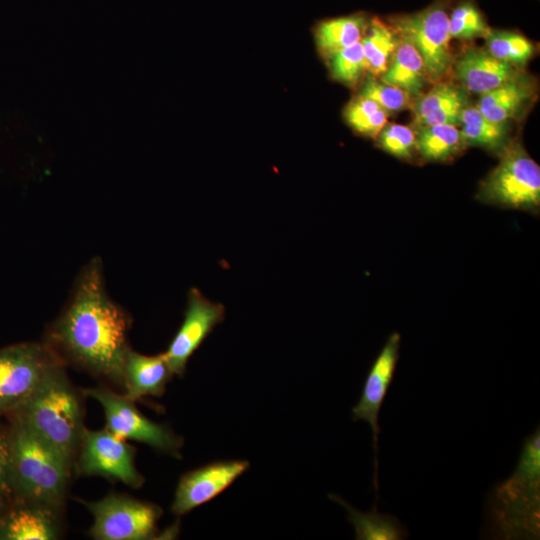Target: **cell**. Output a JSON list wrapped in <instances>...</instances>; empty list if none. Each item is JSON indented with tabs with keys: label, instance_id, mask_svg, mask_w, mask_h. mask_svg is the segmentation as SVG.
Returning <instances> with one entry per match:
<instances>
[{
	"label": "cell",
	"instance_id": "1",
	"mask_svg": "<svg viewBox=\"0 0 540 540\" xmlns=\"http://www.w3.org/2000/svg\"><path fill=\"white\" fill-rule=\"evenodd\" d=\"M131 317L107 294L103 263L91 259L77 276L70 299L52 323L46 344L63 360L122 384Z\"/></svg>",
	"mask_w": 540,
	"mask_h": 540
},
{
	"label": "cell",
	"instance_id": "2",
	"mask_svg": "<svg viewBox=\"0 0 540 540\" xmlns=\"http://www.w3.org/2000/svg\"><path fill=\"white\" fill-rule=\"evenodd\" d=\"M10 433L13 502L58 510L64 504L73 464L18 421Z\"/></svg>",
	"mask_w": 540,
	"mask_h": 540
},
{
	"label": "cell",
	"instance_id": "3",
	"mask_svg": "<svg viewBox=\"0 0 540 540\" xmlns=\"http://www.w3.org/2000/svg\"><path fill=\"white\" fill-rule=\"evenodd\" d=\"M13 416L74 465L85 429L83 406L63 365L51 372Z\"/></svg>",
	"mask_w": 540,
	"mask_h": 540
},
{
	"label": "cell",
	"instance_id": "4",
	"mask_svg": "<svg viewBox=\"0 0 540 540\" xmlns=\"http://www.w3.org/2000/svg\"><path fill=\"white\" fill-rule=\"evenodd\" d=\"M497 166L481 182L477 197L505 208L536 212L540 206V168L519 144L508 143Z\"/></svg>",
	"mask_w": 540,
	"mask_h": 540
},
{
	"label": "cell",
	"instance_id": "5",
	"mask_svg": "<svg viewBox=\"0 0 540 540\" xmlns=\"http://www.w3.org/2000/svg\"><path fill=\"white\" fill-rule=\"evenodd\" d=\"M63 360L46 343L25 342L0 349V415L14 413Z\"/></svg>",
	"mask_w": 540,
	"mask_h": 540
},
{
	"label": "cell",
	"instance_id": "6",
	"mask_svg": "<svg viewBox=\"0 0 540 540\" xmlns=\"http://www.w3.org/2000/svg\"><path fill=\"white\" fill-rule=\"evenodd\" d=\"M388 24L416 48L430 84L443 81L454 61L446 3L439 0L421 11L391 17Z\"/></svg>",
	"mask_w": 540,
	"mask_h": 540
},
{
	"label": "cell",
	"instance_id": "7",
	"mask_svg": "<svg viewBox=\"0 0 540 540\" xmlns=\"http://www.w3.org/2000/svg\"><path fill=\"white\" fill-rule=\"evenodd\" d=\"M539 429L526 439L513 475L496 490L498 509L505 525L528 530L536 535L539 529Z\"/></svg>",
	"mask_w": 540,
	"mask_h": 540
},
{
	"label": "cell",
	"instance_id": "8",
	"mask_svg": "<svg viewBox=\"0 0 540 540\" xmlns=\"http://www.w3.org/2000/svg\"><path fill=\"white\" fill-rule=\"evenodd\" d=\"M93 516L90 536L97 540H145L156 535L162 510L124 494L84 502Z\"/></svg>",
	"mask_w": 540,
	"mask_h": 540
},
{
	"label": "cell",
	"instance_id": "9",
	"mask_svg": "<svg viewBox=\"0 0 540 540\" xmlns=\"http://www.w3.org/2000/svg\"><path fill=\"white\" fill-rule=\"evenodd\" d=\"M85 394L95 399L103 408L106 429L123 440L147 444L154 449L180 457L183 439L167 425L156 423L144 416L126 395L107 388H89Z\"/></svg>",
	"mask_w": 540,
	"mask_h": 540
},
{
	"label": "cell",
	"instance_id": "10",
	"mask_svg": "<svg viewBox=\"0 0 540 540\" xmlns=\"http://www.w3.org/2000/svg\"><path fill=\"white\" fill-rule=\"evenodd\" d=\"M76 461L84 476H102L135 489L144 483L135 466L134 449L106 428L84 429Z\"/></svg>",
	"mask_w": 540,
	"mask_h": 540
},
{
	"label": "cell",
	"instance_id": "11",
	"mask_svg": "<svg viewBox=\"0 0 540 540\" xmlns=\"http://www.w3.org/2000/svg\"><path fill=\"white\" fill-rule=\"evenodd\" d=\"M224 317V305L210 301L196 287L189 290L183 322L163 353L174 375L183 376L190 357Z\"/></svg>",
	"mask_w": 540,
	"mask_h": 540
},
{
	"label": "cell",
	"instance_id": "12",
	"mask_svg": "<svg viewBox=\"0 0 540 540\" xmlns=\"http://www.w3.org/2000/svg\"><path fill=\"white\" fill-rule=\"evenodd\" d=\"M249 468L246 460H227L207 464L185 473L175 490L171 511L183 515L210 501L228 488Z\"/></svg>",
	"mask_w": 540,
	"mask_h": 540
},
{
	"label": "cell",
	"instance_id": "13",
	"mask_svg": "<svg viewBox=\"0 0 540 540\" xmlns=\"http://www.w3.org/2000/svg\"><path fill=\"white\" fill-rule=\"evenodd\" d=\"M400 341L401 336L397 332H393L388 336L385 345L367 374L360 399L352 408V420L367 422L373 431L376 457L378 433L380 432L378 424L379 412L393 381L399 359Z\"/></svg>",
	"mask_w": 540,
	"mask_h": 540
},
{
	"label": "cell",
	"instance_id": "14",
	"mask_svg": "<svg viewBox=\"0 0 540 540\" xmlns=\"http://www.w3.org/2000/svg\"><path fill=\"white\" fill-rule=\"evenodd\" d=\"M451 70L467 92L481 95L522 75L517 67L482 48L465 50L453 61Z\"/></svg>",
	"mask_w": 540,
	"mask_h": 540
},
{
	"label": "cell",
	"instance_id": "15",
	"mask_svg": "<svg viewBox=\"0 0 540 540\" xmlns=\"http://www.w3.org/2000/svg\"><path fill=\"white\" fill-rule=\"evenodd\" d=\"M57 512L26 502H12L0 520L1 540H54L59 536Z\"/></svg>",
	"mask_w": 540,
	"mask_h": 540
},
{
	"label": "cell",
	"instance_id": "16",
	"mask_svg": "<svg viewBox=\"0 0 540 540\" xmlns=\"http://www.w3.org/2000/svg\"><path fill=\"white\" fill-rule=\"evenodd\" d=\"M173 375L163 353L148 356L130 347L126 351L122 384L125 395L134 402L146 396H161Z\"/></svg>",
	"mask_w": 540,
	"mask_h": 540
},
{
	"label": "cell",
	"instance_id": "17",
	"mask_svg": "<svg viewBox=\"0 0 540 540\" xmlns=\"http://www.w3.org/2000/svg\"><path fill=\"white\" fill-rule=\"evenodd\" d=\"M415 100L412 110L417 129L438 124L460 125L461 114L469 103L462 86L444 81L435 83Z\"/></svg>",
	"mask_w": 540,
	"mask_h": 540
},
{
	"label": "cell",
	"instance_id": "18",
	"mask_svg": "<svg viewBox=\"0 0 540 540\" xmlns=\"http://www.w3.org/2000/svg\"><path fill=\"white\" fill-rule=\"evenodd\" d=\"M380 80L406 92L410 98L423 94V89L430 84L423 60L416 48L400 38L387 69L380 75Z\"/></svg>",
	"mask_w": 540,
	"mask_h": 540
},
{
	"label": "cell",
	"instance_id": "19",
	"mask_svg": "<svg viewBox=\"0 0 540 540\" xmlns=\"http://www.w3.org/2000/svg\"><path fill=\"white\" fill-rule=\"evenodd\" d=\"M532 93L531 84L521 75L482 94L477 108L492 121L507 122L520 113Z\"/></svg>",
	"mask_w": 540,
	"mask_h": 540
},
{
	"label": "cell",
	"instance_id": "20",
	"mask_svg": "<svg viewBox=\"0 0 540 540\" xmlns=\"http://www.w3.org/2000/svg\"><path fill=\"white\" fill-rule=\"evenodd\" d=\"M366 15L356 13L321 21L315 28V41L321 54H332L360 42L368 27Z\"/></svg>",
	"mask_w": 540,
	"mask_h": 540
},
{
	"label": "cell",
	"instance_id": "21",
	"mask_svg": "<svg viewBox=\"0 0 540 540\" xmlns=\"http://www.w3.org/2000/svg\"><path fill=\"white\" fill-rule=\"evenodd\" d=\"M329 498L348 511V520L355 528V539L402 540L407 537L406 529L395 516L379 513L376 507L371 512H361L335 494H330Z\"/></svg>",
	"mask_w": 540,
	"mask_h": 540
},
{
	"label": "cell",
	"instance_id": "22",
	"mask_svg": "<svg viewBox=\"0 0 540 540\" xmlns=\"http://www.w3.org/2000/svg\"><path fill=\"white\" fill-rule=\"evenodd\" d=\"M460 134L464 145L479 146L500 153L508 144L506 122H495L485 117L477 106H467L460 118Z\"/></svg>",
	"mask_w": 540,
	"mask_h": 540
},
{
	"label": "cell",
	"instance_id": "23",
	"mask_svg": "<svg viewBox=\"0 0 540 540\" xmlns=\"http://www.w3.org/2000/svg\"><path fill=\"white\" fill-rule=\"evenodd\" d=\"M361 43L366 70L372 76H380L387 69L400 43V37L388 23L373 18L369 20Z\"/></svg>",
	"mask_w": 540,
	"mask_h": 540
},
{
	"label": "cell",
	"instance_id": "24",
	"mask_svg": "<svg viewBox=\"0 0 540 540\" xmlns=\"http://www.w3.org/2000/svg\"><path fill=\"white\" fill-rule=\"evenodd\" d=\"M464 146L460 130L455 125L426 126L416 133V151L428 161H446Z\"/></svg>",
	"mask_w": 540,
	"mask_h": 540
},
{
	"label": "cell",
	"instance_id": "25",
	"mask_svg": "<svg viewBox=\"0 0 540 540\" xmlns=\"http://www.w3.org/2000/svg\"><path fill=\"white\" fill-rule=\"evenodd\" d=\"M487 51L496 59L517 68L532 56V43L523 35L512 31L492 30L485 35Z\"/></svg>",
	"mask_w": 540,
	"mask_h": 540
},
{
	"label": "cell",
	"instance_id": "26",
	"mask_svg": "<svg viewBox=\"0 0 540 540\" xmlns=\"http://www.w3.org/2000/svg\"><path fill=\"white\" fill-rule=\"evenodd\" d=\"M389 113L374 101L361 95L353 98L345 107L344 118L358 133L376 137L387 124Z\"/></svg>",
	"mask_w": 540,
	"mask_h": 540
},
{
	"label": "cell",
	"instance_id": "27",
	"mask_svg": "<svg viewBox=\"0 0 540 540\" xmlns=\"http://www.w3.org/2000/svg\"><path fill=\"white\" fill-rule=\"evenodd\" d=\"M489 30L482 13L472 1L459 3L449 16L450 38L470 40L485 37Z\"/></svg>",
	"mask_w": 540,
	"mask_h": 540
},
{
	"label": "cell",
	"instance_id": "28",
	"mask_svg": "<svg viewBox=\"0 0 540 540\" xmlns=\"http://www.w3.org/2000/svg\"><path fill=\"white\" fill-rule=\"evenodd\" d=\"M332 77L349 86L357 84L364 71L366 62L362 43L357 42L329 57Z\"/></svg>",
	"mask_w": 540,
	"mask_h": 540
},
{
	"label": "cell",
	"instance_id": "29",
	"mask_svg": "<svg viewBox=\"0 0 540 540\" xmlns=\"http://www.w3.org/2000/svg\"><path fill=\"white\" fill-rule=\"evenodd\" d=\"M359 95L374 101L389 114L404 109L410 100L409 95L403 90L378 81L372 75L367 77Z\"/></svg>",
	"mask_w": 540,
	"mask_h": 540
},
{
	"label": "cell",
	"instance_id": "30",
	"mask_svg": "<svg viewBox=\"0 0 540 540\" xmlns=\"http://www.w3.org/2000/svg\"><path fill=\"white\" fill-rule=\"evenodd\" d=\"M377 136L379 146L399 159L408 160L416 151V134L408 126L386 124Z\"/></svg>",
	"mask_w": 540,
	"mask_h": 540
},
{
	"label": "cell",
	"instance_id": "31",
	"mask_svg": "<svg viewBox=\"0 0 540 540\" xmlns=\"http://www.w3.org/2000/svg\"><path fill=\"white\" fill-rule=\"evenodd\" d=\"M0 494L13 502L11 442L9 430L0 426Z\"/></svg>",
	"mask_w": 540,
	"mask_h": 540
},
{
	"label": "cell",
	"instance_id": "32",
	"mask_svg": "<svg viewBox=\"0 0 540 540\" xmlns=\"http://www.w3.org/2000/svg\"><path fill=\"white\" fill-rule=\"evenodd\" d=\"M10 504L11 502H9L5 497L0 494V520L7 511Z\"/></svg>",
	"mask_w": 540,
	"mask_h": 540
},
{
	"label": "cell",
	"instance_id": "33",
	"mask_svg": "<svg viewBox=\"0 0 540 540\" xmlns=\"http://www.w3.org/2000/svg\"><path fill=\"white\" fill-rule=\"evenodd\" d=\"M0 540H1V532H0Z\"/></svg>",
	"mask_w": 540,
	"mask_h": 540
}]
</instances>
